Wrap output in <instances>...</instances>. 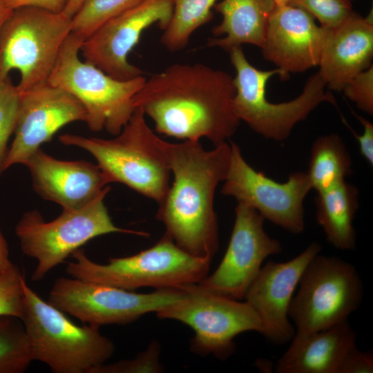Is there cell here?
<instances>
[{
    "instance_id": "obj_9",
    "label": "cell",
    "mask_w": 373,
    "mask_h": 373,
    "mask_svg": "<svg viewBox=\"0 0 373 373\" xmlns=\"http://www.w3.org/2000/svg\"><path fill=\"white\" fill-rule=\"evenodd\" d=\"M72 18L35 7L13 10L0 30V82L19 72V93L48 82Z\"/></svg>"
},
{
    "instance_id": "obj_18",
    "label": "cell",
    "mask_w": 373,
    "mask_h": 373,
    "mask_svg": "<svg viewBox=\"0 0 373 373\" xmlns=\"http://www.w3.org/2000/svg\"><path fill=\"white\" fill-rule=\"evenodd\" d=\"M327 28L317 25L305 10L291 5L276 6L261 48L265 59L282 72L281 79L290 73L318 66Z\"/></svg>"
},
{
    "instance_id": "obj_35",
    "label": "cell",
    "mask_w": 373,
    "mask_h": 373,
    "mask_svg": "<svg viewBox=\"0 0 373 373\" xmlns=\"http://www.w3.org/2000/svg\"><path fill=\"white\" fill-rule=\"evenodd\" d=\"M7 6L15 10L22 7H35L54 12H63L67 0H5Z\"/></svg>"
},
{
    "instance_id": "obj_25",
    "label": "cell",
    "mask_w": 373,
    "mask_h": 373,
    "mask_svg": "<svg viewBox=\"0 0 373 373\" xmlns=\"http://www.w3.org/2000/svg\"><path fill=\"white\" fill-rule=\"evenodd\" d=\"M217 0H173V11L160 41L169 50L185 48L191 35L213 17L211 9Z\"/></svg>"
},
{
    "instance_id": "obj_7",
    "label": "cell",
    "mask_w": 373,
    "mask_h": 373,
    "mask_svg": "<svg viewBox=\"0 0 373 373\" xmlns=\"http://www.w3.org/2000/svg\"><path fill=\"white\" fill-rule=\"evenodd\" d=\"M228 52L236 71V113L240 121L267 140H287L294 127L323 102L336 106L333 95L326 90V85L318 72L309 77L296 98L272 103L267 99V83L275 75L281 78L282 72L278 68L262 70L256 68L247 60L242 46L233 48Z\"/></svg>"
},
{
    "instance_id": "obj_15",
    "label": "cell",
    "mask_w": 373,
    "mask_h": 373,
    "mask_svg": "<svg viewBox=\"0 0 373 373\" xmlns=\"http://www.w3.org/2000/svg\"><path fill=\"white\" fill-rule=\"evenodd\" d=\"M173 11V0L142 1L106 21L83 41L80 51L84 61L119 80L142 75V70L128 61V54L152 25L164 30Z\"/></svg>"
},
{
    "instance_id": "obj_8",
    "label": "cell",
    "mask_w": 373,
    "mask_h": 373,
    "mask_svg": "<svg viewBox=\"0 0 373 373\" xmlns=\"http://www.w3.org/2000/svg\"><path fill=\"white\" fill-rule=\"evenodd\" d=\"M110 189L107 186L82 207L63 209L51 221H45L36 210L23 215L15 227V233L23 254L37 260L32 275L34 281L43 279L82 245L99 236L112 233L149 236L148 233L122 229L113 223L104 204Z\"/></svg>"
},
{
    "instance_id": "obj_30",
    "label": "cell",
    "mask_w": 373,
    "mask_h": 373,
    "mask_svg": "<svg viewBox=\"0 0 373 373\" xmlns=\"http://www.w3.org/2000/svg\"><path fill=\"white\" fill-rule=\"evenodd\" d=\"M25 279L14 264L0 276V315L21 320L23 316Z\"/></svg>"
},
{
    "instance_id": "obj_31",
    "label": "cell",
    "mask_w": 373,
    "mask_h": 373,
    "mask_svg": "<svg viewBox=\"0 0 373 373\" xmlns=\"http://www.w3.org/2000/svg\"><path fill=\"white\" fill-rule=\"evenodd\" d=\"M161 347L153 340L148 347L135 358L119 361L111 364H103L93 373H140L160 372L163 367L160 363Z\"/></svg>"
},
{
    "instance_id": "obj_3",
    "label": "cell",
    "mask_w": 373,
    "mask_h": 373,
    "mask_svg": "<svg viewBox=\"0 0 373 373\" xmlns=\"http://www.w3.org/2000/svg\"><path fill=\"white\" fill-rule=\"evenodd\" d=\"M115 136L106 140L66 133L59 140L93 155L108 184H124L160 204L170 188L171 171L160 147L159 137L147 124L141 108H135Z\"/></svg>"
},
{
    "instance_id": "obj_14",
    "label": "cell",
    "mask_w": 373,
    "mask_h": 373,
    "mask_svg": "<svg viewBox=\"0 0 373 373\" xmlns=\"http://www.w3.org/2000/svg\"><path fill=\"white\" fill-rule=\"evenodd\" d=\"M255 209L238 202L228 247L217 269L195 284L200 289L240 300L258 274L264 260L283 251L280 242L263 227Z\"/></svg>"
},
{
    "instance_id": "obj_22",
    "label": "cell",
    "mask_w": 373,
    "mask_h": 373,
    "mask_svg": "<svg viewBox=\"0 0 373 373\" xmlns=\"http://www.w3.org/2000/svg\"><path fill=\"white\" fill-rule=\"evenodd\" d=\"M276 5L274 0H222L213 8L222 21L212 28L214 36L207 46L229 52L231 48L251 44L263 46L269 18Z\"/></svg>"
},
{
    "instance_id": "obj_32",
    "label": "cell",
    "mask_w": 373,
    "mask_h": 373,
    "mask_svg": "<svg viewBox=\"0 0 373 373\" xmlns=\"http://www.w3.org/2000/svg\"><path fill=\"white\" fill-rule=\"evenodd\" d=\"M345 96L358 108L373 115V66L351 78L343 86Z\"/></svg>"
},
{
    "instance_id": "obj_37",
    "label": "cell",
    "mask_w": 373,
    "mask_h": 373,
    "mask_svg": "<svg viewBox=\"0 0 373 373\" xmlns=\"http://www.w3.org/2000/svg\"><path fill=\"white\" fill-rule=\"evenodd\" d=\"M86 0H67L63 12L72 18Z\"/></svg>"
},
{
    "instance_id": "obj_1",
    "label": "cell",
    "mask_w": 373,
    "mask_h": 373,
    "mask_svg": "<svg viewBox=\"0 0 373 373\" xmlns=\"http://www.w3.org/2000/svg\"><path fill=\"white\" fill-rule=\"evenodd\" d=\"M233 77L203 64H173L146 79L134 97L135 108L157 133L184 140L205 137L215 146L236 133Z\"/></svg>"
},
{
    "instance_id": "obj_40",
    "label": "cell",
    "mask_w": 373,
    "mask_h": 373,
    "mask_svg": "<svg viewBox=\"0 0 373 373\" xmlns=\"http://www.w3.org/2000/svg\"><path fill=\"white\" fill-rule=\"evenodd\" d=\"M351 1H352L353 0H350Z\"/></svg>"
},
{
    "instance_id": "obj_24",
    "label": "cell",
    "mask_w": 373,
    "mask_h": 373,
    "mask_svg": "<svg viewBox=\"0 0 373 373\" xmlns=\"http://www.w3.org/2000/svg\"><path fill=\"white\" fill-rule=\"evenodd\" d=\"M352 166L351 156L342 139L332 133L318 137L313 143L306 173L312 189L318 192L345 181L353 173Z\"/></svg>"
},
{
    "instance_id": "obj_36",
    "label": "cell",
    "mask_w": 373,
    "mask_h": 373,
    "mask_svg": "<svg viewBox=\"0 0 373 373\" xmlns=\"http://www.w3.org/2000/svg\"><path fill=\"white\" fill-rule=\"evenodd\" d=\"M12 265L9 257L8 243L0 229V276Z\"/></svg>"
},
{
    "instance_id": "obj_26",
    "label": "cell",
    "mask_w": 373,
    "mask_h": 373,
    "mask_svg": "<svg viewBox=\"0 0 373 373\" xmlns=\"http://www.w3.org/2000/svg\"><path fill=\"white\" fill-rule=\"evenodd\" d=\"M34 361L22 321L0 315V373H22Z\"/></svg>"
},
{
    "instance_id": "obj_5",
    "label": "cell",
    "mask_w": 373,
    "mask_h": 373,
    "mask_svg": "<svg viewBox=\"0 0 373 373\" xmlns=\"http://www.w3.org/2000/svg\"><path fill=\"white\" fill-rule=\"evenodd\" d=\"M71 256L75 260L66 267L70 277L132 291L197 284L208 275L212 260L189 254L165 233L151 247L106 264L93 262L80 249Z\"/></svg>"
},
{
    "instance_id": "obj_23",
    "label": "cell",
    "mask_w": 373,
    "mask_h": 373,
    "mask_svg": "<svg viewBox=\"0 0 373 373\" xmlns=\"http://www.w3.org/2000/svg\"><path fill=\"white\" fill-rule=\"evenodd\" d=\"M358 194L357 187L345 181L317 192L316 221L327 241L337 249L351 251L356 247L354 220L359 206Z\"/></svg>"
},
{
    "instance_id": "obj_38",
    "label": "cell",
    "mask_w": 373,
    "mask_h": 373,
    "mask_svg": "<svg viewBox=\"0 0 373 373\" xmlns=\"http://www.w3.org/2000/svg\"><path fill=\"white\" fill-rule=\"evenodd\" d=\"M12 11L7 6L5 0H0V30Z\"/></svg>"
},
{
    "instance_id": "obj_11",
    "label": "cell",
    "mask_w": 373,
    "mask_h": 373,
    "mask_svg": "<svg viewBox=\"0 0 373 373\" xmlns=\"http://www.w3.org/2000/svg\"><path fill=\"white\" fill-rule=\"evenodd\" d=\"M182 287L184 293L178 300L155 314L160 319L180 321L194 331L190 343L192 352L226 360L236 350V336L247 332L261 333L260 321L247 302L204 291L195 284Z\"/></svg>"
},
{
    "instance_id": "obj_12",
    "label": "cell",
    "mask_w": 373,
    "mask_h": 373,
    "mask_svg": "<svg viewBox=\"0 0 373 373\" xmlns=\"http://www.w3.org/2000/svg\"><path fill=\"white\" fill-rule=\"evenodd\" d=\"M184 293L182 287L137 293L93 281L61 277L52 285L48 302L84 324L99 327L126 325L146 314L156 313Z\"/></svg>"
},
{
    "instance_id": "obj_4",
    "label": "cell",
    "mask_w": 373,
    "mask_h": 373,
    "mask_svg": "<svg viewBox=\"0 0 373 373\" xmlns=\"http://www.w3.org/2000/svg\"><path fill=\"white\" fill-rule=\"evenodd\" d=\"M23 292L21 321L34 360L44 363L55 373H93L113 354V343L100 333L99 327L75 324L26 281Z\"/></svg>"
},
{
    "instance_id": "obj_20",
    "label": "cell",
    "mask_w": 373,
    "mask_h": 373,
    "mask_svg": "<svg viewBox=\"0 0 373 373\" xmlns=\"http://www.w3.org/2000/svg\"><path fill=\"white\" fill-rule=\"evenodd\" d=\"M372 12L366 17L354 12L341 25L327 29L318 73L328 89L339 92L351 78L372 65Z\"/></svg>"
},
{
    "instance_id": "obj_39",
    "label": "cell",
    "mask_w": 373,
    "mask_h": 373,
    "mask_svg": "<svg viewBox=\"0 0 373 373\" xmlns=\"http://www.w3.org/2000/svg\"><path fill=\"white\" fill-rule=\"evenodd\" d=\"M276 6L288 5L292 0H274Z\"/></svg>"
},
{
    "instance_id": "obj_10",
    "label": "cell",
    "mask_w": 373,
    "mask_h": 373,
    "mask_svg": "<svg viewBox=\"0 0 373 373\" xmlns=\"http://www.w3.org/2000/svg\"><path fill=\"white\" fill-rule=\"evenodd\" d=\"M289 305L295 333L329 328L348 320L363 296L354 265L338 257L316 255L305 267Z\"/></svg>"
},
{
    "instance_id": "obj_29",
    "label": "cell",
    "mask_w": 373,
    "mask_h": 373,
    "mask_svg": "<svg viewBox=\"0 0 373 373\" xmlns=\"http://www.w3.org/2000/svg\"><path fill=\"white\" fill-rule=\"evenodd\" d=\"M289 5L305 10L327 29L337 27L355 12L350 0H292Z\"/></svg>"
},
{
    "instance_id": "obj_27",
    "label": "cell",
    "mask_w": 373,
    "mask_h": 373,
    "mask_svg": "<svg viewBox=\"0 0 373 373\" xmlns=\"http://www.w3.org/2000/svg\"><path fill=\"white\" fill-rule=\"evenodd\" d=\"M143 0H86L72 17L71 32L84 40L111 18Z\"/></svg>"
},
{
    "instance_id": "obj_13",
    "label": "cell",
    "mask_w": 373,
    "mask_h": 373,
    "mask_svg": "<svg viewBox=\"0 0 373 373\" xmlns=\"http://www.w3.org/2000/svg\"><path fill=\"white\" fill-rule=\"evenodd\" d=\"M230 146V163L221 193L255 209L287 231L303 232L304 200L312 189L307 173L296 171L286 182H278L248 164L236 143Z\"/></svg>"
},
{
    "instance_id": "obj_17",
    "label": "cell",
    "mask_w": 373,
    "mask_h": 373,
    "mask_svg": "<svg viewBox=\"0 0 373 373\" xmlns=\"http://www.w3.org/2000/svg\"><path fill=\"white\" fill-rule=\"evenodd\" d=\"M321 250L318 242H312L289 260L268 261L249 287L244 300L260 321V334L271 343L283 345L294 336L288 316L289 305L305 267Z\"/></svg>"
},
{
    "instance_id": "obj_34",
    "label": "cell",
    "mask_w": 373,
    "mask_h": 373,
    "mask_svg": "<svg viewBox=\"0 0 373 373\" xmlns=\"http://www.w3.org/2000/svg\"><path fill=\"white\" fill-rule=\"evenodd\" d=\"M352 114L357 118L363 125V131L361 135L356 134L354 131L348 125L342 117L343 122L350 129L358 143L359 151L361 155L365 159L371 166L373 165V124L365 119L363 117L358 115L354 111L351 110Z\"/></svg>"
},
{
    "instance_id": "obj_21",
    "label": "cell",
    "mask_w": 373,
    "mask_h": 373,
    "mask_svg": "<svg viewBox=\"0 0 373 373\" xmlns=\"http://www.w3.org/2000/svg\"><path fill=\"white\" fill-rule=\"evenodd\" d=\"M356 334L348 320L329 328L297 334L278 360V373H337L348 350L356 344Z\"/></svg>"
},
{
    "instance_id": "obj_6",
    "label": "cell",
    "mask_w": 373,
    "mask_h": 373,
    "mask_svg": "<svg viewBox=\"0 0 373 373\" xmlns=\"http://www.w3.org/2000/svg\"><path fill=\"white\" fill-rule=\"evenodd\" d=\"M84 39L70 33L59 51L48 82L68 92L84 106L85 122L95 132L106 130L118 135L135 107L134 97L142 87L143 75L128 79H115L95 65L79 57Z\"/></svg>"
},
{
    "instance_id": "obj_28",
    "label": "cell",
    "mask_w": 373,
    "mask_h": 373,
    "mask_svg": "<svg viewBox=\"0 0 373 373\" xmlns=\"http://www.w3.org/2000/svg\"><path fill=\"white\" fill-rule=\"evenodd\" d=\"M19 96L18 87L10 76L0 82V175L4 171L8 142L17 124Z\"/></svg>"
},
{
    "instance_id": "obj_2",
    "label": "cell",
    "mask_w": 373,
    "mask_h": 373,
    "mask_svg": "<svg viewBox=\"0 0 373 373\" xmlns=\"http://www.w3.org/2000/svg\"><path fill=\"white\" fill-rule=\"evenodd\" d=\"M158 143L173 175L156 218L165 233L189 254L213 259L219 247L216 189L225 180L231 158L227 142L205 150L200 140Z\"/></svg>"
},
{
    "instance_id": "obj_16",
    "label": "cell",
    "mask_w": 373,
    "mask_h": 373,
    "mask_svg": "<svg viewBox=\"0 0 373 373\" xmlns=\"http://www.w3.org/2000/svg\"><path fill=\"white\" fill-rule=\"evenodd\" d=\"M15 138L8 148L4 171L24 165L41 146L66 124L86 121V111L73 95L48 82L19 93Z\"/></svg>"
},
{
    "instance_id": "obj_19",
    "label": "cell",
    "mask_w": 373,
    "mask_h": 373,
    "mask_svg": "<svg viewBox=\"0 0 373 373\" xmlns=\"http://www.w3.org/2000/svg\"><path fill=\"white\" fill-rule=\"evenodd\" d=\"M25 166L30 173L35 191L44 199L59 204L62 209L87 204L108 184L97 164L61 160L41 149L29 157Z\"/></svg>"
},
{
    "instance_id": "obj_33",
    "label": "cell",
    "mask_w": 373,
    "mask_h": 373,
    "mask_svg": "<svg viewBox=\"0 0 373 373\" xmlns=\"http://www.w3.org/2000/svg\"><path fill=\"white\" fill-rule=\"evenodd\" d=\"M373 372V353L372 350L362 352L356 345H352L343 358L337 373Z\"/></svg>"
}]
</instances>
